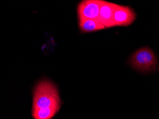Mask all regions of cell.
<instances>
[{
  "instance_id": "obj_1",
  "label": "cell",
  "mask_w": 159,
  "mask_h": 119,
  "mask_svg": "<svg viewBox=\"0 0 159 119\" xmlns=\"http://www.w3.org/2000/svg\"><path fill=\"white\" fill-rule=\"evenodd\" d=\"M56 106H62L57 88L48 80L39 81L33 92L32 110Z\"/></svg>"
},
{
  "instance_id": "obj_2",
  "label": "cell",
  "mask_w": 159,
  "mask_h": 119,
  "mask_svg": "<svg viewBox=\"0 0 159 119\" xmlns=\"http://www.w3.org/2000/svg\"><path fill=\"white\" fill-rule=\"evenodd\" d=\"M130 66L142 72L151 71L158 66L157 58L150 48L143 47L137 50L129 60Z\"/></svg>"
},
{
  "instance_id": "obj_3",
  "label": "cell",
  "mask_w": 159,
  "mask_h": 119,
  "mask_svg": "<svg viewBox=\"0 0 159 119\" xmlns=\"http://www.w3.org/2000/svg\"><path fill=\"white\" fill-rule=\"evenodd\" d=\"M102 0H85L78 4V16L80 19H98Z\"/></svg>"
},
{
  "instance_id": "obj_4",
  "label": "cell",
  "mask_w": 159,
  "mask_h": 119,
  "mask_svg": "<svg viewBox=\"0 0 159 119\" xmlns=\"http://www.w3.org/2000/svg\"><path fill=\"white\" fill-rule=\"evenodd\" d=\"M136 19V15L131 8L118 5L114 12V27H128L131 25Z\"/></svg>"
},
{
  "instance_id": "obj_5",
  "label": "cell",
  "mask_w": 159,
  "mask_h": 119,
  "mask_svg": "<svg viewBox=\"0 0 159 119\" xmlns=\"http://www.w3.org/2000/svg\"><path fill=\"white\" fill-rule=\"evenodd\" d=\"M118 4L113 2L102 1L100 6L99 16L98 20L104 26L105 28L113 27V16L114 12Z\"/></svg>"
},
{
  "instance_id": "obj_6",
  "label": "cell",
  "mask_w": 159,
  "mask_h": 119,
  "mask_svg": "<svg viewBox=\"0 0 159 119\" xmlns=\"http://www.w3.org/2000/svg\"><path fill=\"white\" fill-rule=\"evenodd\" d=\"M79 28L82 32H93L106 29L98 19H79Z\"/></svg>"
},
{
  "instance_id": "obj_7",
  "label": "cell",
  "mask_w": 159,
  "mask_h": 119,
  "mask_svg": "<svg viewBox=\"0 0 159 119\" xmlns=\"http://www.w3.org/2000/svg\"><path fill=\"white\" fill-rule=\"evenodd\" d=\"M61 106H56L48 108L33 109L32 116L33 119H52L60 111Z\"/></svg>"
}]
</instances>
